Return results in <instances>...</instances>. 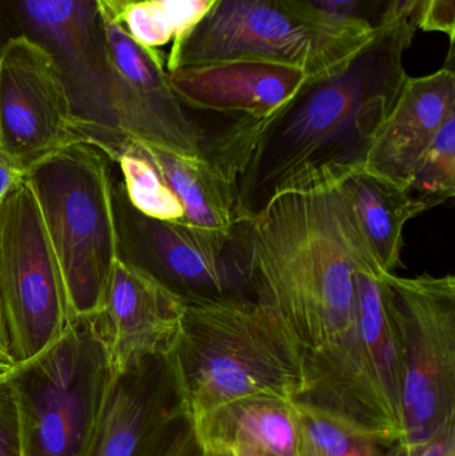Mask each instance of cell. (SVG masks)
Wrapping results in <instances>:
<instances>
[{
	"label": "cell",
	"mask_w": 455,
	"mask_h": 456,
	"mask_svg": "<svg viewBox=\"0 0 455 456\" xmlns=\"http://www.w3.org/2000/svg\"><path fill=\"white\" fill-rule=\"evenodd\" d=\"M0 359L13 364L12 356H11L10 338H8L7 327H5L4 318H3L2 305H0Z\"/></svg>",
	"instance_id": "d6a6232c"
},
{
	"label": "cell",
	"mask_w": 455,
	"mask_h": 456,
	"mask_svg": "<svg viewBox=\"0 0 455 456\" xmlns=\"http://www.w3.org/2000/svg\"><path fill=\"white\" fill-rule=\"evenodd\" d=\"M427 2L429 0H394L386 23L394 20H406L417 28Z\"/></svg>",
	"instance_id": "f546056e"
},
{
	"label": "cell",
	"mask_w": 455,
	"mask_h": 456,
	"mask_svg": "<svg viewBox=\"0 0 455 456\" xmlns=\"http://www.w3.org/2000/svg\"><path fill=\"white\" fill-rule=\"evenodd\" d=\"M167 77L186 107L258 120L283 106L307 74L272 61H229L179 67L168 71Z\"/></svg>",
	"instance_id": "2e32d148"
},
{
	"label": "cell",
	"mask_w": 455,
	"mask_h": 456,
	"mask_svg": "<svg viewBox=\"0 0 455 456\" xmlns=\"http://www.w3.org/2000/svg\"><path fill=\"white\" fill-rule=\"evenodd\" d=\"M15 395L21 456H85L112 379L91 318L7 374Z\"/></svg>",
	"instance_id": "52a82bcc"
},
{
	"label": "cell",
	"mask_w": 455,
	"mask_h": 456,
	"mask_svg": "<svg viewBox=\"0 0 455 456\" xmlns=\"http://www.w3.org/2000/svg\"><path fill=\"white\" fill-rule=\"evenodd\" d=\"M194 423L200 441L210 449L246 447L275 456H301V419L296 402L238 399Z\"/></svg>",
	"instance_id": "e0dca14e"
},
{
	"label": "cell",
	"mask_w": 455,
	"mask_h": 456,
	"mask_svg": "<svg viewBox=\"0 0 455 456\" xmlns=\"http://www.w3.org/2000/svg\"><path fill=\"white\" fill-rule=\"evenodd\" d=\"M310 7L342 20L376 29L386 23L394 0H302Z\"/></svg>",
	"instance_id": "d4e9b609"
},
{
	"label": "cell",
	"mask_w": 455,
	"mask_h": 456,
	"mask_svg": "<svg viewBox=\"0 0 455 456\" xmlns=\"http://www.w3.org/2000/svg\"><path fill=\"white\" fill-rule=\"evenodd\" d=\"M119 24L138 45L152 50L174 39L173 24L158 0H134L123 11Z\"/></svg>",
	"instance_id": "cb8c5ba5"
},
{
	"label": "cell",
	"mask_w": 455,
	"mask_h": 456,
	"mask_svg": "<svg viewBox=\"0 0 455 456\" xmlns=\"http://www.w3.org/2000/svg\"><path fill=\"white\" fill-rule=\"evenodd\" d=\"M166 356L194 420L238 399L296 402L305 390L302 348L251 297L186 305Z\"/></svg>",
	"instance_id": "3957f363"
},
{
	"label": "cell",
	"mask_w": 455,
	"mask_h": 456,
	"mask_svg": "<svg viewBox=\"0 0 455 456\" xmlns=\"http://www.w3.org/2000/svg\"><path fill=\"white\" fill-rule=\"evenodd\" d=\"M232 456H275L269 452H259V450L246 449V447H237V449L224 450Z\"/></svg>",
	"instance_id": "e575fe53"
},
{
	"label": "cell",
	"mask_w": 455,
	"mask_h": 456,
	"mask_svg": "<svg viewBox=\"0 0 455 456\" xmlns=\"http://www.w3.org/2000/svg\"><path fill=\"white\" fill-rule=\"evenodd\" d=\"M387 275L368 268L357 273L358 330L369 371L401 425L402 351L387 295Z\"/></svg>",
	"instance_id": "ffe728a7"
},
{
	"label": "cell",
	"mask_w": 455,
	"mask_h": 456,
	"mask_svg": "<svg viewBox=\"0 0 455 456\" xmlns=\"http://www.w3.org/2000/svg\"><path fill=\"white\" fill-rule=\"evenodd\" d=\"M99 11L104 15L109 16L112 20L119 23L120 16L130 3L134 0H95Z\"/></svg>",
	"instance_id": "1f68e13d"
},
{
	"label": "cell",
	"mask_w": 455,
	"mask_h": 456,
	"mask_svg": "<svg viewBox=\"0 0 455 456\" xmlns=\"http://www.w3.org/2000/svg\"><path fill=\"white\" fill-rule=\"evenodd\" d=\"M402 351L401 428L410 450L455 428V278L389 273Z\"/></svg>",
	"instance_id": "ba28073f"
},
{
	"label": "cell",
	"mask_w": 455,
	"mask_h": 456,
	"mask_svg": "<svg viewBox=\"0 0 455 456\" xmlns=\"http://www.w3.org/2000/svg\"><path fill=\"white\" fill-rule=\"evenodd\" d=\"M453 45L443 69L427 77H408L374 139L363 167L368 173L408 190L419 158L455 112Z\"/></svg>",
	"instance_id": "9a60e30c"
},
{
	"label": "cell",
	"mask_w": 455,
	"mask_h": 456,
	"mask_svg": "<svg viewBox=\"0 0 455 456\" xmlns=\"http://www.w3.org/2000/svg\"><path fill=\"white\" fill-rule=\"evenodd\" d=\"M232 246L250 297L302 348L305 390L296 403L379 444L402 439L358 330L357 273L386 271L339 184L280 195L261 216L235 224Z\"/></svg>",
	"instance_id": "6da1fadb"
},
{
	"label": "cell",
	"mask_w": 455,
	"mask_h": 456,
	"mask_svg": "<svg viewBox=\"0 0 455 456\" xmlns=\"http://www.w3.org/2000/svg\"><path fill=\"white\" fill-rule=\"evenodd\" d=\"M13 364L8 363V362L2 361L0 359V378L5 377V375L10 372V370L12 369Z\"/></svg>",
	"instance_id": "8d00e7d4"
},
{
	"label": "cell",
	"mask_w": 455,
	"mask_h": 456,
	"mask_svg": "<svg viewBox=\"0 0 455 456\" xmlns=\"http://www.w3.org/2000/svg\"><path fill=\"white\" fill-rule=\"evenodd\" d=\"M110 159L77 141L26 168L69 314L93 318L103 307L112 268L119 259Z\"/></svg>",
	"instance_id": "5b68a950"
},
{
	"label": "cell",
	"mask_w": 455,
	"mask_h": 456,
	"mask_svg": "<svg viewBox=\"0 0 455 456\" xmlns=\"http://www.w3.org/2000/svg\"><path fill=\"white\" fill-rule=\"evenodd\" d=\"M150 456H205L194 420L186 414L176 418Z\"/></svg>",
	"instance_id": "484cf974"
},
{
	"label": "cell",
	"mask_w": 455,
	"mask_h": 456,
	"mask_svg": "<svg viewBox=\"0 0 455 456\" xmlns=\"http://www.w3.org/2000/svg\"><path fill=\"white\" fill-rule=\"evenodd\" d=\"M205 446V444H203ZM205 456H232L229 452L224 450L210 449V447L205 446Z\"/></svg>",
	"instance_id": "d590c367"
},
{
	"label": "cell",
	"mask_w": 455,
	"mask_h": 456,
	"mask_svg": "<svg viewBox=\"0 0 455 456\" xmlns=\"http://www.w3.org/2000/svg\"><path fill=\"white\" fill-rule=\"evenodd\" d=\"M122 173V186L130 205L142 216L184 224V210L150 160L141 142H128L114 160Z\"/></svg>",
	"instance_id": "44dd1931"
},
{
	"label": "cell",
	"mask_w": 455,
	"mask_h": 456,
	"mask_svg": "<svg viewBox=\"0 0 455 456\" xmlns=\"http://www.w3.org/2000/svg\"><path fill=\"white\" fill-rule=\"evenodd\" d=\"M158 2L163 5L173 24L174 39L191 28L211 5L208 0H158Z\"/></svg>",
	"instance_id": "83f0119b"
},
{
	"label": "cell",
	"mask_w": 455,
	"mask_h": 456,
	"mask_svg": "<svg viewBox=\"0 0 455 456\" xmlns=\"http://www.w3.org/2000/svg\"><path fill=\"white\" fill-rule=\"evenodd\" d=\"M297 407L301 419V456H384L387 444L353 433L299 404Z\"/></svg>",
	"instance_id": "603a6c76"
},
{
	"label": "cell",
	"mask_w": 455,
	"mask_h": 456,
	"mask_svg": "<svg viewBox=\"0 0 455 456\" xmlns=\"http://www.w3.org/2000/svg\"><path fill=\"white\" fill-rule=\"evenodd\" d=\"M384 456H411V450L402 441H398L385 447Z\"/></svg>",
	"instance_id": "836d02e7"
},
{
	"label": "cell",
	"mask_w": 455,
	"mask_h": 456,
	"mask_svg": "<svg viewBox=\"0 0 455 456\" xmlns=\"http://www.w3.org/2000/svg\"><path fill=\"white\" fill-rule=\"evenodd\" d=\"M184 303L157 279L118 259L93 323L109 355L112 377L147 356L167 353L183 318Z\"/></svg>",
	"instance_id": "4fadbf2b"
},
{
	"label": "cell",
	"mask_w": 455,
	"mask_h": 456,
	"mask_svg": "<svg viewBox=\"0 0 455 456\" xmlns=\"http://www.w3.org/2000/svg\"><path fill=\"white\" fill-rule=\"evenodd\" d=\"M77 142L69 103L53 56L27 37L0 47V151L26 170Z\"/></svg>",
	"instance_id": "8fae6325"
},
{
	"label": "cell",
	"mask_w": 455,
	"mask_h": 456,
	"mask_svg": "<svg viewBox=\"0 0 455 456\" xmlns=\"http://www.w3.org/2000/svg\"><path fill=\"white\" fill-rule=\"evenodd\" d=\"M373 32L302 0H215L191 28L173 40L166 69L262 61L298 67L313 77L344 63Z\"/></svg>",
	"instance_id": "8992f818"
},
{
	"label": "cell",
	"mask_w": 455,
	"mask_h": 456,
	"mask_svg": "<svg viewBox=\"0 0 455 456\" xmlns=\"http://www.w3.org/2000/svg\"><path fill=\"white\" fill-rule=\"evenodd\" d=\"M411 456H455V428L411 450Z\"/></svg>",
	"instance_id": "4dcf8cb0"
},
{
	"label": "cell",
	"mask_w": 455,
	"mask_h": 456,
	"mask_svg": "<svg viewBox=\"0 0 455 456\" xmlns=\"http://www.w3.org/2000/svg\"><path fill=\"white\" fill-rule=\"evenodd\" d=\"M0 456H21L18 407L7 375L0 378Z\"/></svg>",
	"instance_id": "4316f807"
},
{
	"label": "cell",
	"mask_w": 455,
	"mask_h": 456,
	"mask_svg": "<svg viewBox=\"0 0 455 456\" xmlns=\"http://www.w3.org/2000/svg\"><path fill=\"white\" fill-rule=\"evenodd\" d=\"M26 170L12 158L0 151V202L24 181Z\"/></svg>",
	"instance_id": "f1b7e54d"
},
{
	"label": "cell",
	"mask_w": 455,
	"mask_h": 456,
	"mask_svg": "<svg viewBox=\"0 0 455 456\" xmlns=\"http://www.w3.org/2000/svg\"><path fill=\"white\" fill-rule=\"evenodd\" d=\"M182 414L166 354L141 359L112 377L85 456H150Z\"/></svg>",
	"instance_id": "7c38bea8"
},
{
	"label": "cell",
	"mask_w": 455,
	"mask_h": 456,
	"mask_svg": "<svg viewBox=\"0 0 455 456\" xmlns=\"http://www.w3.org/2000/svg\"><path fill=\"white\" fill-rule=\"evenodd\" d=\"M416 31L406 20L382 24L344 63L307 77L277 111L238 119L206 144L234 187L237 222L261 216L280 195L337 184L365 167L408 79Z\"/></svg>",
	"instance_id": "7a4b0ae2"
},
{
	"label": "cell",
	"mask_w": 455,
	"mask_h": 456,
	"mask_svg": "<svg viewBox=\"0 0 455 456\" xmlns=\"http://www.w3.org/2000/svg\"><path fill=\"white\" fill-rule=\"evenodd\" d=\"M208 2H210L211 4H213V3L215 2V0H208Z\"/></svg>",
	"instance_id": "74e56055"
},
{
	"label": "cell",
	"mask_w": 455,
	"mask_h": 456,
	"mask_svg": "<svg viewBox=\"0 0 455 456\" xmlns=\"http://www.w3.org/2000/svg\"><path fill=\"white\" fill-rule=\"evenodd\" d=\"M23 37L47 51L63 79L77 141L110 162L141 141L135 110L112 66L95 0H0V47Z\"/></svg>",
	"instance_id": "277c9868"
},
{
	"label": "cell",
	"mask_w": 455,
	"mask_h": 456,
	"mask_svg": "<svg viewBox=\"0 0 455 456\" xmlns=\"http://www.w3.org/2000/svg\"><path fill=\"white\" fill-rule=\"evenodd\" d=\"M419 216L445 205L455 195V112L425 150L408 186Z\"/></svg>",
	"instance_id": "7402d4cb"
},
{
	"label": "cell",
	"mask_w": 455,
	"mask_h": 456,
	"mask_svg": "<svg viewBox=\"0 0 455 456\" xmlns=\"http://www.w3.org/2000/svg\"><path fill=\"white\" fill-rule=\"evenodd\" d=\"M119 259L157 279L184 305L250 297L230 235L147 218L112 181Z\"/></svg>",
	"instance_id": "30bf717a"
},
{
	"label": "cell",
	"mask_w": 455,
	"mask_h": 456,
	"mask_svg": "<svg viewBox=\"0 0 455 456\" xmlns=\"http://www.w3.org/2000/svg\"><path fill=\"white\" fill-rule=\"evenodd\" d=\"M0 305L13 364L42 353L72 319L61 271L26 179L0 202Z\"/></svg>",
	"instance_id": "9c48e42d"
},
{
	"label": "cell",
	"mask_w": 455,
	"mask_h": 456,
	"mask_svg": "<svg viewBox=\"0 0 455 456\" xmlns=\"http://www.w3.org/2000/svg\"><path fill=\"white\" fill-rule=\"evenodd\" d=\"M141 144L181 202L184 224L224 235L232 232L237 224L234 187L207 152L190 157L144 142Z\"/></svg>",
	"instance_id": "ac0fdd59"
},
{
	"label": "cell",
	"mask_w": 455,
	"mask_h": 456,
	"mask_svg": "<svg viewBox=\"0 0 455 456\" xmlns=\"http://www.w3.org/2000/svg\"><path fill=\"white\" fill-rule=\"evenodd\" d=\"M355 222L382 270L401 265L406 224L419 216L408 190L368 173L354 171L339 182Z\"/></svg>",
	"instance_id": "d6986e66"
},
{
	"label": "cell",
	"mask_w": 455,
	"mask_h": 456,
	"mask_svg": "<svg viewBox=\"0 0 455 456\" xmlns=\"http://www.w3.org/2000/svg\"><path fill=\"white\" fill-rule=\"evenodd\" d=\"M102 18L112 66L138 118L141 142L176 154L205 155V131L170 87L162 53L138 45L122 24L104 13Z\"/></svg>",
	"instance_id": "5bb4252c"
}]
</instances>
